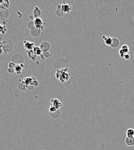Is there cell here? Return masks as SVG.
Listing matches in <instances>:
<instances>
[{
	"label": "cell",
	"instance_id": "6da1fadb",
	"mask_svg": "<svg viewBox=\"0 0 134 150\" xmlns=\"http://www.w3.org/2000/svg\"><path fill=\"white\" fill-rule=\"evenodd\" d=\"M34 23L35 27L39 29H41V30H44V25L45 24V23L44 22L43 20L41 18V17H37V18H35L34 20Z\"/></svg>",
	"mask_w": 134,
	"mask_h": 150
},
{
	"label": "cell",
	"instance_id": "7a4b0ae2",
	"mask_svg": "<svg viewBox=\"0 0 134 150\" xmlns=\"http://www.w3.org/2000/svg\"><path fill=\"white\" fill-rule=\"evenodd\" d=\"M39 47H40L41 50L42 51V52H45V51H49V50L51 48V45L49 42L44 41V42L41 43Z\"/></svg>",
	"mask_w": 134,
	"mask_h": 150
},
{
	"label": "cell",
	"instance_id": "3957f363",
	"mask_svg": "<svg viewBox=\"0 0 134 150\" xmlns=\"http://www.w3.org/2000/svg\"><path fill=\"white\" fill-rule=\"evenodd\" d=\"M62 12L65 13H69L72 11V5H67V4H62L61 5V9Z\"/></svg>",
	"mask_w": 134,
	"mask_h": 150
},
{
	"label": "cell",
	"instance_id": "277c9868",
	"mask_svg": "<svg viewBox=\"0 0 134 150\" xmlns=\"http://www.w3.org/2000/svg\"><path fill=\"white\" fill-rule=\"evenodd\" d=\"M50 102L51 103V106H54L58 110L61 108L62 106V103L58 99H52Z\"/></svg>",
	"mask_w": 134,
	"mask_h": 150
},
{
	"label": "cell",
	"instance_id": "5b68a950",
	"mask_svg": "<svg viewBox=\"0 0 134 150\" xmlns=\"http://www.w3.org/2000/svg\"><path fill=\"white\" fill-rule=\"evenodd\" d=\"M33 77H27L23 80L22 83L26 85V88H27V87H29L30 85H32L31 84L33 81Z\"/></svg>",
	"mask_w": 134,
	"mask_h": 150
},
{
	"label": "cell",
	"instance_id": "8992f818",
	"mask_svg": "<svg viewBox=\"0 0 134 150\" xmlns=\"http://www.w3.org/2000/svg\"><path fill=\"white\" fill-rule=\"evenodd\" d=\"M42 32V30L39 28H37L36 27H34L33 28L30 30V33L31 35L34 37H39Z\"/></svg>",
	"mask_w": 134,
	"mask_h": 150
},
{
	"label": "cell",
	"instance_id": "52a82bcc",
	"mask_svg": "<svg viewBox=\"0 0 134 150\" xmlns=\"http://www.w3.org/2000/svg\"><path fill=\"white\" fill-rule=\"evenodd\" d=\"M34 43L33 42H31L30 41H24V47L25 49L27 50H33L34 47Z\"/></svg>",
	"mask_w": 134,
	"mask_h": 150
},
{
	"label": "cell",
	"instance_id": "ba28073f",
	"mask_svg": "<svg viewBox=\"0 0 134 150\" xmlns=\"http://www.w3.org/2000/svg\"><path fill=\"white\" fill-rule=\"evenodd\" d=\"M102 39L104 40L105 43L106 45L110 46L112 42V38L110 36H105V35H103Z\"/></svg>",
	"mask_w": 134,
	"mask_h": 150
},
{
	"label": "cell",
	"instance_id": "9c48e42d",
	"mask_svg": "<svg viewBox=\"0 0 134 150\" xmlns=\"http://www.w3.org/2000/svg\"><path fill=\"white\" fill-rule=\"evenodd\" d=\"M120 45V40L117 38H112V42L110 46L112 48H117Z\"/></svg>",
	"mask_w": 134,
	"mask_h": 150
},
{
	"label": "cell",
	"instance_id": "30bf717a",
	"mask_svg": "<svg viewBox=\"0 0 134 150\" xmlns=\"http://www.w3.org/2000/svg\"><path fill=\"white\" fill-rule=\"evenodd\" d=\"M125 142L127 146H133L134 145V138L133 137H127Z\"/></svg>",
	"mask_w": 134,
	"mask_h": 150
},
{
	"label": "cell",
	"instance_id": "8fae6325",
	"mask_svg": "<svg viewBox=\"0 0 134 150\" xmlns=\"http://www.w3.org/2000/svg\"><path fill=\"white\" fill-rule=\"evenodd\" d=\"M27 55L29 58L33 61H35L37 59V56L35 54V53L34 52L33 50H28L27 51Z\"/></svg>",
	"mask_w": 134,
	"mask_h": 150
},
{
	"label": "cell",
	"instance_id": "7c38bea8",
	"mask_svg": "<svg viewBox=\"0 0 134 150\" xmlns=\"http://www.w3.org/2000/svg\"><path fill=\"white\" fill-rule=\"evenodd\" d=\"M33 14H34V17L35 18H37V17H39L41 15V10H40L38 6H36L34 9L33 11Z\"/></svg>",
	"mask_w": 134,
	"mask_h": 150
},
{
	"label": "cell",
	"instance_id": "4fadbf2b",
	"mask_svg": "<svg viewBox=\"0 0 134 150\" xmlns=\"http://www.w3.org/2000/svg\"><path fill=\"white\" fill-rule=\"evenodd\" d=\"M10 2L9 0H2L1 4L0 5V9L5 8L7 9L9 6Z\"/></svg>",
	"mask_w": 134,
	"mask_h": 150
},
{
	"label": "cell",
	"instance_id": "5bb4252c",
	"mask_svg": "<svg viewBox=\"0 0 134 150\" xmlns=\"http://www.w3.org/2000/svg\"><path fill=\"white\" fill-rule=\"evenodd\" d=\"M22 64L20 65V64H16V67L14 69L15 72L16 73L17 75H20L22 73L23 71V67H22Z\"/></svg>",
	"mask_w": 134,
	"mask_h": 150
},
{
	"label": "cell",
	"instance_id": "9a60e30c",
	"mask_svg": "<svg viewBox=\"0 0 134 150\" xmlns=\"http://www.w3.org/2000/svg\"><path fill=\"white\" fill-rule=\"evenodd\" d=\"M33 50L34 51V52L35 53V54H36L37 56H41L42 54V51L41 50L39 47H35V46H34L33 48Z\"/></svg>",
	"mask_w": 134,
	"mask_h": 150
},
{
	"label": "cell",
	"instance_id": "2e32d148",
	"mask_svg": "<svg viewBox=\"0 0 134 150\" xmlns=\"http://www.w3.org/2000/svg\"><path fill=\"white\" fill-rule=\"evenodd\" d=\"M127 137H133L134 135V129L133 128H129L126 132Z\"/></svg>",
	"mask_w": 134,
	"mask_h": 150
},
{
	"label": "cell",
	"instance_id": "e0dca14e",
	"mask_svg": "<svg viewBox=\"0 0 134 150\" xmlns=\"http://www.w3.org/2000/svg\"><path fill=\"white\" fill-rule=\"evenodd\" d=\"M121 49L124 51L126 54H127V53H128L130 51V48H129V47H128V46L127 45V44H123V45L121 46Z\"/></svg>",
	"mask_w": 134,
	"mask_h": 150
},
{
	"label": "cell",
	"instance_id": "ac0fdd59",
	"mask_svg": "<svg viewBox=\"0 0 134 150\" xmlns=\"http://www.w3.org/2000/svg\"><path fill=\"white\" fill-rule=\"evenodd\" d=\"M6 32V28L5 26L0 24V34H4Z\"/></svg>",
	"mask_w": 134,
	"mask_h": 150
},
{
	"label": "cell",
	"instance_id": "d6986e66",
	"mask_svg": "<svg viewBox=\"0 0 134 150\" xmlns=\"http://www.w3.org/2000/svg\"><path fill=\"white\" fill-rule=\"evenodd\" d=\"M56 14L58 17H62L64 15V13L62 12V10L61 9H57L56 10Z\"/></svg>",
	"mask_w": 134,
	"mask_h": 150
},
{
	"label": "cell",
	"instance_id": "ffe728a7",
	"mask_svg": "<svg viewBox=\"0 0 134 150\" xmlns=\"http://www.w3.org/2000/svg\"><path fill=\"white\" fill-rule=\"evenodd\" d=\"M62 4H67L72 5L74 2V0H62Z\"/></svg>",
	"mask_w": 134,
	"mask_h": 150
},
{
	"label": "cell",
	"instance_id": "44dd1931",
	"mask_svg": "<svg viewBox=\"0 0 134 150\" xmlns=\"http://www.w3.org/2000/svg\"><path fill=\"white\" fill-rule=\"evenodd\" d=\"M31 85H33V86L34 87H38L39 85V82L38 80H37L36 78H35V77H33V82H32V84Z\"/></svg>",
	"mask_w": 134,
	"mask_h": 150
},
{
	"label": "cell",
	"instance_id": "7402d4cb",
	"mask_svg": "<svg viewBox=\"0 0 134 150\" xmlns=\"http://www.w3.org/2000/svg\"><path fill=\"white\" fill-rule=\"evenodd\" d=\"M18 88L19 90H20L21 91H24L26 89V87L24 84H23L22 82L20 83H19L18 84Z\"/></svg>",
	"mask_w": 134,
	"mask_h": 150
},
{
	"label": "cell",
	"instance_id": "603a6c76",
	"mask_svg": "<svg viewBox=\"0 0 134 150\" xmlns=\"http://www.w3.org/2000/svg\"><path fill=\"white\" fill-rule=\"evenodd\" d=\"M27 27L29 29L31 30L32 28H33L34 27H35L34 26V21H30L27 24Z\"/></svg>",
	"mask_w": 134,
	"mask_h": 150
},
{
	"label": "cell",
	"instance_id": "cb8c5ba5",
	"mask_svg": "<svg viewBox=\"0 0 134 150\" xmlns=\"http://www.w3.org/2000/svg\"><path fill=\"white\" fill-rule=\"evenodd\" d=\"M42 56L44 57H45V58H49L51 56V55L50 54L49 51H45V52H42Z\"/></svg>",
	"mask_w": 134,
	"mask_h": 150
},
{
	"label": "cell",
	"instance_id": "d4e9b609",
	"mask_svg": "<svg viewBox=\"0 0 134 150\" xmlns=\"http://www.w3.org/2000/svg\"><path fill=\"white\" fill-rule=\"evenodd\" d=\"M57 110H58V109H57L55 108L54 106H51H51L50 107V109H49L50 113H54V112H57Z\"/></svg>",
	"mask_w": 134,
	"mask_h": 150
},
{
	"label": "cell",
	"instance_id": "484cf974",
	"mask_svg": "<svg viewBox=\"0 0 134 150\" xmlns=\"http://www.w3.org/2000/svg\"><path fill=\"white\" fill-rule=\"evenodd\" d=\"M119 54L120 57L121 58H123V57H124V56L125 55V54H126V53H125L124 51H123L122 49H120L119 50Z\"/></svg>",
	"mask_w": 134,
	"mask_h": 150
},
{
	"label": "cell",
	"instance_id": "4316f807",
	"mask_svg": "<svg viewBox=\"0 0 134 150\" xmlns=\"http://www.w3.org/2000/svg\"><path fill=\"white\" fill-rule=\"evenodd\" d=\"M16 65V64L15 63H14L13 62H9L8 64L9 68H13V69H15Z\"/></svg>",
	"mask_w": 134,
	"mask_h": 150
},
{
	"label": "cell",
	"instance_id": "83f0119b",
	"mask_svg": "<svg viewBox=\"0 0 134 150\" xmlns=\"http://www.w3.org/2000/svg\"><path fill=\"white\" fill-rule=\"evenodd\" d=\"M123 58H124L126 60H129L131 58V56H130V55L129 54L127 53V54H125Z\"/></svg>",
	"mask_w": 134,
	"mask_h": 150
},
{
	"label": "cell",
	"instance_id": "f1b7e54d",
	"mask_svg": "<svg viewBox=\"0 0 134 150\" xmlns=\"http://www.w3.org/2000/svg\"><path fill=\"white\" fill-rule=\"evenodd\" d=\"M8 72L9 73V74H12V73H13L14 72H15V70H14V69H13V68H8Z\"/></svg>",
	"mask_w": 134,
	"mask_h": 150
},
{
	"label": "cell",
	"instance_id": "f546056e",
	"mask_svg": "<svg viewBox=\"0 0 134 150\" xmlns=\"http://www.w3.org/2000/svg\"><path fill=\"white\" fill-rule=\"evenodd\" d=\"M30 19H31V21H34V20L35 19L33 15H30Z\"/></svg>",
	"mask_w": 134,
	"mask_h": 150
},
{
	"label": "cell",
	"instance_id": "4dcf8cb0",
	"mask_svg": "<svg viewBox=\"0 0 134 150\" xmlns=\"http://www.w3.org/2000/svg\"><path fill=\"white\" fill-rule=\"evenodd\" d=\"M58 9H61V5H58L57 6Z\"/></svg>",
	"mask_w": 134,
	"mask_h": 150
},
{
	"label": "cell",
	"instance_id": "1f68e13d",
	"mask_svg": "<svg viewBox=\"0 0 134 150\" xmlns=\"http://www.w3.org/2000/svg\"><path fill=\"white\" fill-rule=\"evenodd\" d=\"M2 48V43L0 42V49H1Z\"/></svg>",
	"mask_w": 134,
	"mask_h": 150
},
{
	"label": "cell",
	"instance_id": "d6a6232c",
	"mask_svg": "<svg viewBox=\"0 0 134 150\" xmlns=\"http://www.w3.org/2000/svg\"><path fill=\"white\" fill-rule=\"evenodd\" d=\"M2 2V0H0V5H1V4Z\"/></svg>",
	"mask_w": 134,
	"mask_h": 150
},
{
	"label": "cell",
	"instance_id": "836d02e7",
	"mask_svg": "<svg viewBox=\"0 0 134 150\" xmlns=\"http://www.w3.org/2000/svg\"><path fill=\"white\" fill-rule=\"evenodd\" d=\"M133 137L134 138V136H133Z\"/></svg>",
	"mask_w": 134,
	"mask_h": 150
}]
</instances>
